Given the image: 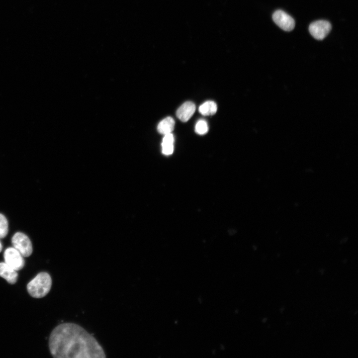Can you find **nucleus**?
Returning a JSON list of instances; mask_svg holds the SVG:
<instances>
[{
    "label": "nucleus",
    "instance_id": "1",
    "mask_svg": "<svg viewBox=\"0 0 358 358\" xmlns=\"http://www.w3.org/2000/svg\"><path fill=\"white\" fill-rule=\"evenodd\" d=\"M51 355L55 358H104L97 341L84 328L74 323H62L52 331L49 340Z\"/></svg>",
    "mask_w": 358,
    "mask_h": 358
},
{
    "label": "nucleus",
    "instance_id": "2",
    "mask_svg": "<svg viewBox=\"0 0 358 358\" xmlns=\"http://www.w3.org/2000/svg\"><path fill=\"white\" fill-rule=\"evenodd\" d=\"M51 286L52 279L49 274L41 272L29 282L27 289L32 297L40 298L48 293Z\"/></svg>",
    "mask_w": 358,
    "mask_h": 358
},
{
    "label": "nucleus",
    "instance_id": "3",
    "mask_svg": "<svg viewBox=\"0 0 358 358\" xmlns=\"http://www.w3.org/2000/svg\"><path fill=\"white\" fill-rule=\"evenodd\" d=\"M13 248L17 250L24 257H27L32 253V246L29 238L21 232L16 233L12 238Z\"/></svg>",
    "mask_w": 358,
    "mask_h": 358
},
{
    "label": "nucleus",
    "instance_id": "4",
    "mask_svg": "<svg viewBox=\"0 0 358 358\" xmlns=\"http://www.w3.org/2000/svg\"><path fill=\"white\" fill-rule=\"evenodd\" d=\"M3 257L4 262L16 271L22 269L24 266L23 256L13 247L7 248Z\"/></svg>",
    "mask_w": 358,
    "mask_h": 358
},
{
    "label": "nucleus",
    "instance_id": "5",
    "mask_svg": "<svg viewBox=\"0 0 358 358\" xmlns=\"http://www.w3.org/2000/svg\"><path fill=\"white\" fill-rule=\"evenodd\" d=\"M331 23L326 20H320L311 23L309 31L311 35L317 40H323L331 30Z\"/></svg>",
    "mask_w": 358,
    "mask_h": 358
},
{
    "label": "nucleus",
    "instance_id": "6",
    "mask_svg": "<svg viewBox=\"0 0 358 358\" xmlns=\"http://www.w3.org/2000/svg\"><path fill=\"white\" fill-rule=\"evenodd\" d=\"M272 19L275 23L284 31H290L295 26L293 18L282 10H277L272 14Z\"/></svg>",
    "mask_w": 358,
    "mask_h": 358
},
{
    "label": "nucleus",
    "instance_id": "7",
    "mask_svg": "<svg viewBox=\"0 0 358 358\" xmlns=\"http://www.w3.org/2000/svg\"><path fill=\"white\" fill-rule=\"evenodd\" d=\"M195 110V105L191 101L183 103L177 110V117L182 122H186L192 116Z\"/></svg>",
    "mask_w": 358,
    "mask_h": 358
},
{
    "label": "nucleus",
    "instance_id": "8",
    "mask_svg": "<svg viewBox=\"0 0 358 358\" xmlns=\"http://www.w3.org/2000/svg\"><path fill=\"white\" fill-rule=\"evenodd\" d=\"M0 276L8 283L14 284L17 279L18 274L15 269L4 263H0Z\"/></svg>",
    "mask_w": 358,
    "mask_h": 358
},
{
    "label": "nucleus",
    "instance_id": "9",
    "mask_svg": "<svg viewBox=\"0 0 358 358\" xmlns=\"http://www.w3.org/2000/svg\"><path fill=\"white\" fill-rule=\"evenodd\" d=\"M175 122L171 117H167L161 121L157 126V130L161 134L172 133L175 127Z\"/></svg>",
    "mask_w": 358,
    "mask_h": 358
},
{
    "label": "nucleus",
    "instance_id": "10",
    "mask_svg": "<svg viewBox=\"0 0 358 358\" xmlns=\"http://www.w3.org/2000/svg\"><path fill=\"white\" fill-rule=\"evenodd\" d=\"M174 138L172 133L164 135L162 143V152L164 155H170L174 151Z\"/></svg>",
    "mask_w": 358,
    "mask_h": 358
},
{
    "label": "nucleus",
    "instance_id": "11",
    "mask_svg": "<svg viewBox=\"0 0 358 358\" xmlns=\"http://www.w3.org/2000/svg\"><path fill=\"white\" fill-rule=\"evenodd\" d=\"M217 109L216 103L208 100L202 104L199 107V112L203 115H212L214 114Z\"/></svg>",
    "mask_w": 358,
    "mask_h": 358
},
{
    "label": "nucleus",
    "instance_id": "12",
    "mask_svg": "<svg viewBox=\"0 0 358 358\" xmlns=\"http://www.w3.org/2000/svg\"><path fill=\"white\" fill-rule=\"evenodd\" d=\"M208 130V127L206 121L201 119L197 121L195 127V132L199 135L205 134Z\"/></svg>",
    "mask_w": 358,
    "mask_h": 358
},
{
    "label": "nucleus",
    "instance_id": "13",
    "mask_svg": "<svg viewBox=\"0 0 358 358\" xmlns=\"http://www.w3.org/2000/svg\"><path fill=\"white\" fill-rule=\"evenodd\" d=\"M8 233V223L5 217L0 214V239L4 238Z\"/></svg>",
    "mask_w": 358,
    "mask_h": 358
},
{
    "label": "nucleus",
    "instance_id": "14",
    "mask_svg": "<svg viewBox=\"0 0 358 358\" xmlns=\"http://www.w3.org/2000/svg\"><path fill=\"white\" fill-rule=\"evenodd\" d=\"M2 248V247L1 243L0 242V252L1 251Z\"/></svg>",
    "mask_w": 358,
    "mask_h": 358
}]
</instances>
